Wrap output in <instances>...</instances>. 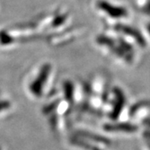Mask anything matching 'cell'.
<instances>
[{
	"instance_id": "obj_3",
	"label": "cell",
	"mask_w": 150,
	"mask_h": 150,
	"mask_svg": "<svg viewBox=\"0 0 150 150\" xmlns=\"http://www.w3.org/2000/svg\"><path fill=\"white\" fill-rule=\"evenodd\" d=\"M100 8H102L103 11L104 10L107 12L108 13H109L111 16H114L113 18H118V17L124 16L126 14V12L123 8H120L118 7H114L112 5H108L107 3L102 2L100 4Z\"/></svg>"
},
{
	"instance_id": "obj_1",
	"label": "cell",
	"mask_w": 150,
	"mask_h": 150,
	"mask_svg": "<svg viewBox=\"0 0 150 150\" xmlns=\"http://www.w3.org/2000/svg\"><path fill=\"white\" fill-rule=\"evenodd\" d=\"M104 129L110 132H128V133H133L138 130V127L135 125L130 124V123H117V124H106L104 126Z\"/></svg>"
},
{
	"instance_id": "obj_5",
	"label": "cell",
	"mask_w": 150,
	"mask_h": 150,
	"mask_svg": "<svg viewBox=\"0 0 150 150\" xmlns=\"http://www.w3.org/2000/svg\"><path fill=\"white\" fill-rule=\"evenodd\" d=\"M72 143H73V144L76 145V146H79V147L83 148V149H87L88 150H100L98 148H96L95 146H93V145L89 144L86 143L83 140L79 139V138H78V137L72 139Z\"/></svg>"
},
{
	"instance_id": "obj_4",
	"label": "cell",
	"mask_w": 150,
	"mask_h": 150,
	"mask_svg": "<svg viewBox=\"0 0 150 150\" xmlns=\"http://www.w3.org/2000/svg\"><path fill=\"white\" fill-rule=\"evenodd\" d=\"M78 137H84L86 139H89L93 140V141H97L98 143H102L103 144H109V140L107 139H104L99 135H96L92 133H88V132H79L78 133Z\"/></svg>"
},
{
	"instance_id": "obj_7",
	"label": "cell",
	"mask_w": 150,
	"mask_h": 150,
	"mask_svg": "<svg viewBox=\"0 0 150 150\" xmlns=\"http://www.w3.org/2000/svg\"><path fill=\"white\" fill-rule=\"evenodd\" d=\"M0 150H1V149H0Z\"/></svg>"
},
{
	"instance_id": "obj_2",
	"label": "cell",
	"mask_w": 150,
	"mask_h": 150,
	"mask_svg": "<svg viewBox=\"0 0 150 150\" xmlns=\"http://www.w3.org/2000/svg\"><path fill=\"white\" fill-rule=\"evenodd\" d=\"M115 93H116V97H117V102H116V104H115L113 110L111 113V118L112 119H116L118 118V115L122 111V108L124 104V97L123 95V93L119 89H115Z\"/></svg>"
},
{
	"instance_id": "obj_6",
	"label": "cell",
	"mask_w": 150,
	"mask_h": 150,
	"mask_svg": "<svg viewBox=\"0 0 150 150\" xmlns=\"http://www.w3.org/2000/svg\"><path fill=\"white\" fill-rule=\"evenodd\" d=\"M9 107H10V104L8 103L4 102V101L0 102V112L4 111V109H8Z\"/></svg>"
}]
</instances>
